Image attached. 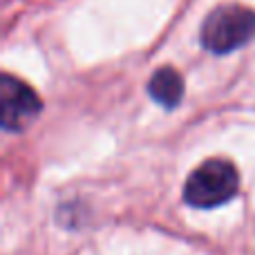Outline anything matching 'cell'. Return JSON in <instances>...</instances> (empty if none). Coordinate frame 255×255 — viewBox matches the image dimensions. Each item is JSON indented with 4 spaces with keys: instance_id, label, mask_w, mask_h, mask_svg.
<instances>
[{
    "instance_id": "4",
    "label": "cell",
    "mask_w": 255,
    "mask_h": 255,
    "mask_svg": "<svg viewBox=\"0 0 255 255\" xmlns=\"http://www.w3.org/2000/svg\"><path fill=\"white\" fill-rule=\"evenodd\" d=\"M148 92L159 106L168 108H177L184 99V79L177 70L172 67H161L157 70L148 81Z\"/></svg>"
},
{
    "instance_id": "1",
    "label": "cell",
    "mask_w": 255,
    "mask_h": 255,
    "mask_svg": "<svg viewBox=\"0 0 255 255\" xmlns=\"http://www.w3.org/2000/svg\"><path fill=\"white\" fill-rule=\"evenodd\" d=\"M238 188V168L226 159H208L186 179L184 199L195 208H215L233 199Z\"/></svg>"
},
{
    "instance_id": "2",
    "label": "cell",
    "mask_w": 255,
    "mask_h": 255,
    "mask_svg": "<svg viewBox=\"0 0 255 255\" xmlns=\"http://www.w3.org/2000/svg\"><path fill=\"white\" fill-rule=\"evenodd\" d=\"M255 36V11L242 4L213 9L202 25V45L213 54H229L244 47Z\"/></svg>"
},
{
    "instance_id": "3",
    "label": "cell",
    "mask_w": 255,
    "mask_h": 255,
    "mask_svg": "<svg viewBox=\"0 0 255 255\" xmlns=\"http://www.w3.org/2000/svg\"><path fill=\"white\" fill-rule=\"evenodd\" d=\"M38 94L27 83L4 74L0 79V121L2 130L7 132H22L27 126H31L40 115Z\"/></svg>"
}]
</instances>
